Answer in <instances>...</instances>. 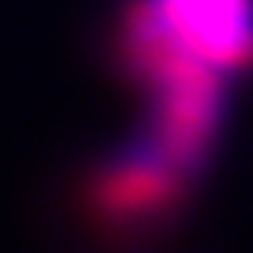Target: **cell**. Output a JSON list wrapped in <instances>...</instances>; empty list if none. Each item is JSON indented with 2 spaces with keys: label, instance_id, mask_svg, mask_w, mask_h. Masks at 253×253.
Listing matches in <instances>:
<instances>
[{
  "label": "cell",
  "instance_id": "6da1fadb",
  "mask_svg": "<svg viewBox=\"0 0 253 253\" xmlns=\"http://www.w3.org/2000/svg\"><path fill=\"white\" fill-rule=\"evenodd\" d=\"M126 67L146 83L152 101V139L193 174L221 124L225 76L174 38L152 0H133L121 26Z\"/></svg>",
  "mask_w": 253,
  "mask_h": 253
},
{
  "label": "cell",
  "instance_id": "7a4b0ae2",
  "mask_svg": "<svg viewBox=\"0 0 253 253\" xmlns=\"http://www.w3.org/2000/svg\"><path fill=\"white\" fill-rule=\"evenodd\" d=\"M187 177V168H180L152 139H142L101 168L89 203L105 225H146L177 203Z\"/></svg>",
  "mask_w": 253,
  "mask_h": 253
},
{
  "label": "cell",
  "instance_id": "3957f363",
  "mask_svg": "<svg viewBox=\"0 0 253 253\" xmlns=\"http://www.w3.org/2000/svg\"><path fill=\"white\" fill-rule=\"evenodd\" d=\"M165 26L193 54L234 73L253 63V0H152Z\"/></svg>",
  "mask_w": 253,
  "mask_h": 253
}]
</instances>
